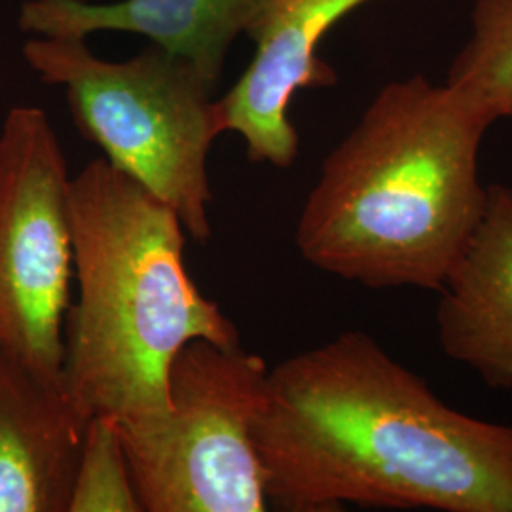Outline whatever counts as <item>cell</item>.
<instances>
[{
	"instance_id": "obj_1",
	"label": "cell",
	"mask_w": 512,
	"mask_h": 512,
	"mask_svg": "<svg viewBox=\"0 0 512 512\" xmlns=\"http://www.w3.org/2000/svg\"><path fill=\"white\" fill-rule=\"evenodd\" d=\"M268 509L512 512V425L448 406L363 330L270 368L255 421Z\"/></svg>"
},
{
	"instance_id": "obj_2",
	"label": "cell",
	"mask_w": 512,
	"mask_h": 512,
	"mask_svg": "<svg viewBox=\"0 0 512 512\" xmlns=\"http://www.w3.org/2000/svg\"><path fill=\"white\" fill-rule=\"evenodd\" d=\"M494 124L423 74L385 84L323 160L298 253L366 289L439 293L486 205L480 148Z\"/></svg>"
},
{
	"instance_id": "obj_3",
	"label": "cell",
	"mask_w": 512,
	"mask_h": 512,
	"mask_svg": "<svg viewBox=\"0 0 512 512\" xmlns=\"http://www.w3.org/2000/svg\"><path fill=\"white\" fill-rule=\"evenodd\" d=\"M69 226L76 298L63 323V384L90 418L162 420L177 353L194 340L238 346V327L188 274L175 209L105 158L71 175Z\"/></svg>"
},
{
	"instance_id": "obj_4",
	"label": "cell",
	"mask_w": 512,
	"mask_h": 512,
	"mask_svg": "<svg viewBox=\"0 0 512 512\" xmlns=\"http://www.w3.org/2000/svg\"><path fill=\"white\" fill-rule=\"evenodd\" d=\"M21 52L44 84L63 90L76 129L110 165L173 207L190 238L213 236L219 84L152 42L124 61L97 57L86 38L31 37Z\"/></svg>"
},
{
	"instance_id": "obj_5",
	"label": "cell",
	"mask_w": 512,
	"mask_h": 512,
	"mask_svg": "<svg viewBox=\"0 0 512 512\" xmlns=\"http://www.w3.org/2000/svg\"><path fill=\"white\" fill-rule=\"evenodd\" d=\"M268 372L241 344L194 340L177 353L164 418L118 427L143 512L268 511L255 444Z\"/></svg>"
},
{
	"instance_id": "obj_6",
	"label": "cell",
	"mask_w": 512,
	"mask_h": 512,
	"mask_svg": "<svg viewBox=\"0 0 512 512\" xmlns=\"http://www.w3.org/2000/svg\"><path fill=\"white\" fill-rule=\"evenodd\" d=\"M69 167L48 114L21 105L0 126V349L61 374L71 304Z\"/></svg>"
},
{
	"instance_id": "obj_7",
	"label": "cell",
	"mask_w": 512,
	"mask_h": 512,
	"mask_svg": "<svg viewBox=\"0 0 512 512\" xmlns=\"http://www.w3.org/2000/svg\"><path fill=\"white\" fill-rule=\"evenodd\" d=\"M370 0H256L245 35L256 50L238 82L219 97L224 133L236 131L247 160L293 167L300 137L289 107L300 90L338 82L317 48L330 29Z\"/></svg>"
},
{
	"instance_id": "obj_8",
	"label": "cell",
	"mask_w": 512,
	"mask_h": 512,
	"mask_svg": "<svg viewBox=\"0 0 512 512\" xmlns=\"http://www.w3.org/2000/svg\"><path fill=\"white\" fill-rule=\"evenodd\" d=\"M88 423L61 374L0 349V512H69Z\"/></svg>"
},
{
	"instance_id": "obj_9",
	"label": "cell",
	"mask_w": 512,
	"mask_h": 512,
	"mask_svg": "<svg viewBox=\"0 0 512 512\" xmlns=\"http://www.w3.org/2000/svg\"><path fill=\"white\" fill-rule=\"evenodd\" d=\"M444 355L484 385L512 389V186L488 184L486 205L439 289Z\"/></svg>"
},
{
	"instance_id": "obj_10",
	"label": "cell",
	"mask_w": 512,
	"mask_h": 512,
	"mask_svg": "<svg viewBox=\"0 0 512 512\" xmlns=\"http://www.w3.org/2000/svg\"><path fill=\"white\" fill-rule=\"evenodd\" d=\"M255 6L256 0H25L18 25L31 37L141 35L219 84L228 52L245 35Z\"/></svg>"
},
{
	"instance_id": "obj_11",
	"label": "cell",
	"mask_w": 512,
	"mask_h": 512,
	"mask_svg": "<svg viewBox=\"0 0 512 512\" xmlns=\"http://www.w3.org/2000/svg\"><path fill=\"white\" fill-rule=\"evenodd\" d=\"M471 37L452 59L450 88L494 122L512 120V0H476Z\"/></svg>"
},
{
	"instance_id": "obj_12",
	"label": "cell",
	"mask_w": 512,
	"mask_h": 512,
	"mask_svg": "<svg viewBox=\"0 0 512 512\" xmlns=\"http://www.w3.org/2000/svg\"><path fill=\"white\" fill-rule=\"evenodd\" d=\"M69 512H143L118 425L110 418H90Z\"/></svg>"
}]
</instances>
